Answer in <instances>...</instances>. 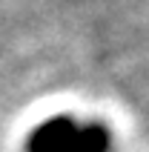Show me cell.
Returning a JSON list of instances; mask_svg holds the SVG:
<instances>
[{"label":"cell","mask_w":149,"mask_h":152,"mask_svg":"<svg viewBox=\"0 0 149 152\" xmlns=\"http://www.w3.org/2000/svg\"><path fill=\"white\" fill-rule=\"evenodd\" d=\"M26 152H106L100 126H80L72 118H52L32 129Z\"/></svg>","instance_id":"cell-1"}]
</instances>
